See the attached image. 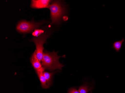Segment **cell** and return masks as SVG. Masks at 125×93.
<instances>
[{"label":"cell","instance_id":"6da1fadb","mask_svg":"<svg viewBox=\"0 0 125 93\" xmlns=\"http://www.w3.org/2000/svg\"><path fill=\"white\" fill-rule=\"evenodd\" d=\"M57 53L54 51L52 53L47 51L43 52L41 64L45 69L50 70L56 69L62 70L64 65L60 63L59 59L61 56H58Z\"/></svg>","mask_w":125,"mask_h":93},{"label":"cell","instance_id":"7a4b0ae2","mask_svg":"<svg viewBox=\"0 0 125 93\" xmlns=\"http://www.w3.org/2000/svg\"><path fill=\"white\" fill-rule=\"evenodd\" d=\"M51 18L52 24L56 25L60 24L62 17L66 13V7L60 1H54L50 4Z\"/></svg>","mask_w":125,"mask_h":93},{"label":"cell","instance_id":"3957f363","mask_svg":"<svg viewBox=\"0 0 125 93\" xmlns=\"http://www.w3.org/2000/svg\"><path fill=\"white\" fill-rule=\"evenodd\" d=\"M45 23L44 21L36 22L22 20L18 23L16 26V30L20 33H31Z\"/></svg>","mask_w":125,"mask_h":93},{"label":"cell","instance_id":"277c9868","mask_svg":"<svg viewBox=\"0 0 125 93\" xmlns=\"http://www.w3.org/2000/svg\"><path fill=\"white\" fill-rule=\"evenodd\" d=\"M50 34L48 32L43 33L41 35L38 37H34L31 41L33 42L36 46V56L40 62L41 61L43 56V50L44 47L43 45L44 43H46V40L49 37Z\"/></svg>","mask_w":125,"mask_h":93},{"label":"cell","instance_id":"5b68a950","mask_svg":"<svg viewBox=\"0 0 125 93\" xmlns=\"http://www.w3.org/2000/svg\"><path fill=\"white\" fill-rule=\"evenodd\" d=\"M51 2L49 0H33L31 1V7L35 9L49 8Z\"/></svg>","mask_w":125,"mask_h":93},{"label":"cell","instance_id":"8992f818","mask_svg":"<svg viewBox=\"0 0 125 93\" xmlns=\"http://www.w3.org/2000/svg\"><path fill=\"white\" fill-rule=\"evenodd\" d=\"M45 70V68L43 67H42L41 68L36 70L35 71L40 80L42 87L43 88L47 89L49 88V86L47 85L46 79L43 74Z\"/></svg>","mask_w":125,"mask_h":93},{"label":"cell","instance_id":"52a82bcc","mask_svg":"<svg viewBox=\"0 0 125 93\" xmlns=\"http://www.w3.org/2000/svg\"><path fill=\"white\" fill-rule=\"evenodd\" d=\"M31 62L35 70L39 69L42 68V64L37 58L36 50L34 52L31 58Z\"/></svg>","mask_w":125,"mask_h":93},{"label":"cell","instance_id":"ba28073f","mask_svg":"<svg viewBox=\"0 0 125 93\" xmlns=\"http://www.w3.org/2000/svg\"><path fill=\"white\" fill-rule=\"evenodd\" d=\"M93 89L92 87H90L87 85H83L79 87L78 91L80 93H88Z\"/></svg>","mask_w":125,"mask_h":93},{"label":"cell","instance_id":"9c48e42d","mask_svg":"<svg viewBox=\"0 0 125 93\" xmlns=\"http://www.w3.org/2000/svg\"><path fill=\"white\" fill-rule=\"evenodd\" d=\"M124 41V39L123 38L121 40L115 42L113 44V49H114L118 53L119 52L121 49L122 44Z\"/></svg>","mask_w":125,"mask_h":93},{"label":"cell","instance_id":"30bf717a","mask_svg":"<svg viewBox=\"0 0 125 93\" xmlns=\"http://www.w3.org/2000/svg\"><path fill=\"white\" fill-rule=\"evenodd\" d=\"M45 78L47 81V84L48 86L51 85L52 84V79L54 73H49L48 72H44L43 73Z\"/></svg>","mask_w":125,"mask_h":93},{"label":"cell","instance_id":"8fae6325","mask_svg":"<svg viewBox=\"0 0 125 93\" xmlns=\"http://www.w3.org/2000/svg\"><path fill=\"white\" fill-rule=\"evenodd\" d=\"M43 33H44V31L42 30L37 29V30H35V31L33 32L32 35L34 36V37H38L41 35V34H42Z\"/></svg>","mask_w":125,"mask_h":93},{"label":"cell","instance_id":"7c38bea8","mask_svg":"<svg viewBox=\"0 0 125 93\" xmlns=\"http://www.w3.org/2000/svg\"><path fill=\"white\" fill-rule=\"evenodd\" d=\"M69 93H80L78 90H77L75 88H71L69 91Z\"/></svg>","mask_w":125,"mask_h":93}]
</instances>
